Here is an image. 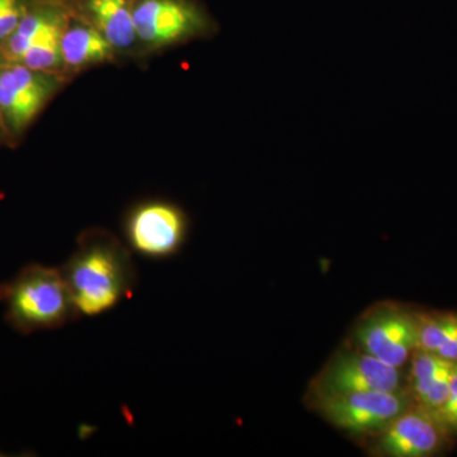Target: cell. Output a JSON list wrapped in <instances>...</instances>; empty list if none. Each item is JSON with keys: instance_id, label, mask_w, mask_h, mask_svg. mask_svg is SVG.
I'll list each match as a JSON object with an SVG mask.
<instances>
[{"instance_id": "4fadbf2b", "label": "cell", "mask_w": 457, "mask_h": 457, "mask_svg": "<svg viewBox=\"0 0 457 457\" xmlns=\"http://www.w3.org/2000/svg\"><path fill=\"white\" fill-rule=\"evenodd\" d=\"M62 56L68 79L92 66L114 62L119 57L106 37L73 11L62 33Z\"/></svg>"}, {"instance_id": "7c38bea8", "label": "cell", "mask_w": 457, "mask_h": 457, "mask_svg": "<svg viewBox=\"0 0 457 457\" xmlns=\"http://www.w3.org/2000/svg\"><path fill=\"white\" fill-rule=\"evenodd\" d=\"M457 363L438 354L416 350L409 359L405 389L414 404L435 413L449 396Z\"/></svg>"}, {"instance_id": "ba28073f", "label": "cell", "mask_w": 457, "mask_h": 457, "mask_svg": "<svg viewBox=\"0 0 457 457\" xmlns=\"http://www.w3.org/2000/svg\"><path fill=\"white\" fill-rule=\"evenodd\" d=\"M187 234V215L168 201L141 203L129 212L125 221L129 248L147 260L173 257L185 245Z\"/></svg>"}, {"instance_id": "5bb4252c", "label": "cell", "mask_w": 457, "mask_h": 457, "mask_svg": "<svg viewBox=\"0 0 457 457\" xmlns=\"http://www.w3.org/2000/svg\"><path fill=\"white\" fill-rule=\"evenodd\" d=\"M417 350L457 363V312H418Z\"/></svg>"}, {"instance_id": "30bf717a", "label": "cell", "mask_w": 457, "mask_h": 457, "mask_svg": "<svg viewBox=\"0 0 457 457\" xmlns=\"http://www.w3.org/2000/svg\"><path fill=\"white\" fill-rule=\"evenodd\" d=\"M371 437L376 456L431 457L446 449L453 436L435 413L414 404Z\"/></svg>"}, {"instance_id": "277c9868", "label": "cell", "mask_w": 457, "mask_h": 457, "mask_svg": "<svg viewBox=\"0 0 457 457\" xmlns=\"http://www.w3.org/2000/svg\"><path fill=\"white\" fill-rule=\"evenodd\" d=\"M134 23L141 55L212 37L218 31L200 0H137Z\"/></svg>"}, {"instance_id": "9a60e30c", "label": "cell", "mask_w": 457, "mask_h": 457, "mask_svg": "<svg viewBox=\"0 0 457 457\" xmlns=\"http://www.w3.org/2000/svg\"><path fill=\"white\" fill-rule=\"evenodd\" d=\"M32 0H0V46L25 16Z\"/></svg>"}, {"instance_id": "7a4b0ae2", "label": "cell", "mask_w": 457, "mask_h": 457, "mask_svg": "<svg viewBox=\"0 0 457 457\" xmlns=\"http://www.w3.org/2000/svg\"><path fill=\"white\" fill-rule=\"evenodd\" d=\"M5 321L21 335L46 332L77 320L73 300L62 270L27 264L0 285Z\"/></svg>"}, {"instance_id": "8992f818", "label": "cell", "mask_w": 457, "mask_h": 457, "mask_svg": "<svg viewBox=\"0 0 457 457\" xmlns=\"http://www.w3.org/2000/svg\"><path fill=\"white\" fill-rule=\"evenodd\" d=\"M352 335L357 348L402 369L417 350V311L394 303H378L359 319Z\"/></svg>"}, {"instance_id": "5b68a950", "label": "cell", "mask_w": 457, "mask_h": 457, "mask_svg": "<svg viewBox=\"0 0 457 457\" xmlns=\"http://www.w3.org/2000/svg\"><path fill=\"white\" fill-rule=\"evenodd\" d=\"M68 79L20 64H0V119L16 146Z\"/></svg>"}, {"instance_id": "3957f363", "label": "cell", "mask_w": 457, "mask_h": 457, "mask_svg": "<svg viewBox=\"0 0 457 457\" xmlns=\"http://www.w3.org/2000/svg\"><path fill=\"white\" fill-rule=\"evenodd\" d=\"M71 16L68 0H32L16 29L0 46V64L25 65L68 79L62 37Z\"/></svg>"}, {"instance_id": "52a82bcc", "label": "cell", "mask_w": 457, "mask_h": 457, "mask_svg": "<svg viewBox=\"0 0 457 457\" xmlns=\"http://www.w3.org/2000/svg\"><path fill=\"white\" fill-rule=\"evenodd\" d=\"M405 389L402 369L387 365L368 352H338L312 383L314 399L359 392H398ZM312 399V400H314Z\"/></svg>"}, {"instance_id": "6da1fadb", "label": "cell", "mask_w": 457, "mask_h": 457, "mask_svg": "<svg viewBox=\"0 0 457 457\" xmlns=\"http://www.w3.org/2000/svg\"><path fill=\"white\" fill-rule=\"evenodd\" d=\"M60 270L78 318L112 311L131 296L139 282L131 249L104 228L84 231Z\"/></svg>"}, {"instance_id": "2e32d148", "label": "cell", "mask_w": 457, "mask_h": 457, "mask_svg": "<svg viewBox=\"0 0 457 457\" xmlns=\"http://www.w3.org/2000/svg\"><path fill=\"white\" fill-rule=\"evenodd\" d=\"M435 416L451 436L457 435V370L451 380L449 396L442 407L435 411Z\"/></svg>"}, {"instance_id": "e0dca14e", "label": "cell", "mask_w": 457, "mask_h": 457, "mask_svg": "<svg viewBox=\"0 0 457 457\" xmlns=\"http://www.w3.org/2000/svg\"><path fill=\"white\" fill-rule=\"evenodd\" d=\"M0 145H8V137L5 134L4 126H3L2 119H0Z\"/></svg>"}, {"instance_id": "8fae6325", "label": "cell", "mask_w": 457, "mask_h": 457, "mask_svg": "<svg viewBox=\"0 0 457 457\" xmlns=\"http://www.w3.org/2000/svg\"><path fill=\"white\" fill-rule=\"evenodd\" d=\"M71 11L97 29L117 55H141L134 23L137 0H68Z\"/></svg>"}, {"instance_id": "9c48e42d", "label": "cell", "mask_w": 457, "mask_h": 457, "mask_svg": "<svg viewBox=\"0 0 457 457\" xmlns=\"http://www.w3.org/2000/svg\"><path fill=\"white\" fill-rule=\"evenodd\" d=\"M312 402L328 422L343 431L370 437L383 431L396 417L414 405L407 389L348 393Z\"/></svg>"}]
</instances>
